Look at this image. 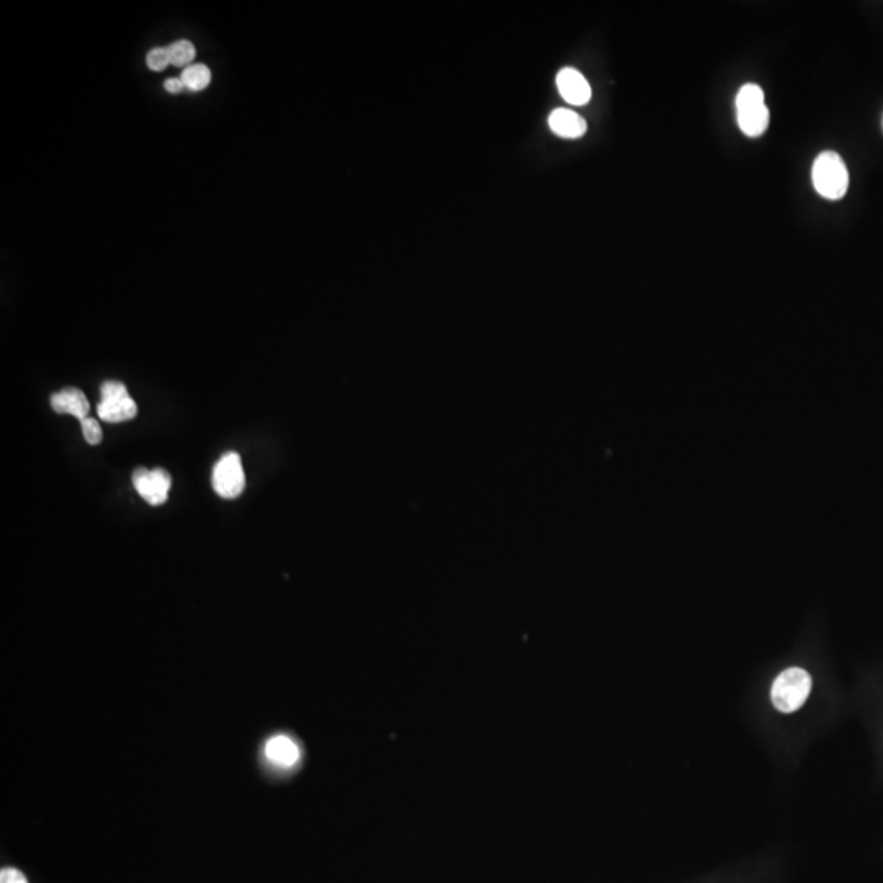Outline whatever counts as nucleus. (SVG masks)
<instances>
[{
    "instance_id": "obj_14",
    "label": "nucleus",
    "mask_w": 883,
    "mask_h": 883,
    "mask_svg": "<svg viewBox=\"0 0 883 883\" xmlns=\"http://www.w3.org/2000/svg\"><path fill=\"white\" fill-rule=\"evenodd\" d=\"M81 429L82 435H84V439H86L89 445H99L102 439H104V432H102L99 421H95L92 417H87V419L81 421Z\"/></svg>"
},
{
    "instance_id": "obj_12",
    "label": "nucleus",
    "mask_w": 883,
    "mask_h": 883,
    "mask_svg": "<svg viewBox=\"0 0 883 883\" xmlns=\"http://www.w3.org/2000/svg\"><path fill=\"white\" fill-rule=\"evenodd\" d=\"M167 51H169L171 64L179 66V68H184V66L189 68V66H192L193 59L197 56V50H195V46L189 40L175 41L171 46H167Z\"/></svg>"
},
{
    "instance_id": "obj_1",
    "label": "nucleus",
    "mask_w": 883,
    "mask_h": 883,
    "mask_svg": "<svg viewBox=\"0 0 883 883\" xmlns=\"http://www.w3.org/2000/svg\"><path fill=\"white\" fill-rule=\"evenodd\" d=\"M813 187L826 200H841L849 189L848 167L843 157L825 151L816 157L812 169Z\"/></svg>"
},
{
    "instance_id": "obj_6",
    "label": "nucleus",
    "mask_w": 883,
    "mask_h": 883,
    "mask_svg": "<svg viewBox=\"0 0 883 883\" xmlns=\"http://www.w3.org/2000/svg\"><path fill=\"white\" fill-rule=\"evenodd\" d=\"M133 486L146 503L151 506H162L169 498L172 476L162 468L148 470V468L139 467L133 473Z\"/></svg>"
},
{
    "instance_id": "obj_16",
    "label": "nucleus",
    "mask_w": 883,
    "mask_h": 883,
    "mask_svg": "<svg viewBox=\"0 0 883 883\" xmlns=\"http://www.w3.org/2000/svg\"><path fill=\"white\" fill-rule=\"evenodd\" d=\"M164 89L169 92V94H179L182 90L185 89L184 82L182 79H177V77H169L166 82H164Z\"/></svg>"
},
{
    "instance_id": "obj_4",
    "label": "nucleus",
    "mask_w": 883,
    "mask_h": 883,
    "mask_svg": "<svg viewBox=\"0 0 883 883\" xmlns=\"http://www.w3.org/2000/svg\"><path fill=\"white\" fill-rule=\"evenodd\" d=\"M100 403L97 404V414L100 419L112 424L131 421L138 414V404L131 398L126 388L120 381H105L100 386Z\"/></svg>"
},
{
    "instance_id": "obj_5",
    "label": "nucleus",
    "mask_w": 883,
    "mask_h": 883,
    "mask_svg": "<svg viewBox=\"0 0 883 883\" xmlns=\"http://www.w3.org/2000/svg\"><path fill=\"white\" fill-rule=\"evenodd\" d=\"M211 483L215 493L221 498L234 499L243 494L246 488L243 462L236 452H228L218 460L213 468Z\"/></svg>"
},
{
    "instance_id": "obj_13",
    "label": "nucleus",
    "mask_w": 883,
    "mask_h": 883,
    "mask_svg": "<svg viewBox=\"0 0 883 883\" xmlns=\"http://www.w3.org/2000/svg\"><path fill=\"white\" fill-rule=\"evenodd\" d=\"M169 64H171L169 51H167V48H162V46L153 48V50L149 51L148 56H146V66H148L151 71H164Z\"/></svg>"
},
{
    "instance_id": "obj_7",
    "label": "nucleus",
    "mask_w": 883,
    "mask_h": 883,
    "mask_svg": "<svg viewBox=\"0 0 883 883\" xmlns=\"http://www.w3.org/2000/svg\"><path fill=\"white\" fill-rule=\"evenodd\" d=\"M556 86L568 104L586 105L591 100V86L578 69H561L556 76Z\"/></svg>"
},
{
    "instance_id": "obj_11",
    "label": "nucleus",
    "mask_w": 883,
    "mask_h": 883,
    "mask_svg": "<svg viewBox=\"0 0 883 883\" xmlns=\"http://www.w3.org/2000/svg\"><path fill=\"white\" fill-rule=\"evenodd\" d=\"M182 82L187 89L193 92L207 89L211 82V71L207 64H192L182 72Z\"/></svg>"
},
{
    "instance_id": "obj_10",
    "label": "nucleus",
    "mask_w": 883,
    "mask_h": 883,
    "mask_svg": "<svg viewBox=\"0 0 883 883\" xmlns=\"http://www.w3.org/2000/svg\"><path fill=\"white\" fill-rule=\"evenodd\" d=\"M265 754L269 761L282 767L293 766L300 759V749L295 745V741L283 735L274 736L269 740L265 746Z\"/></svg>"
},
{
    "instance_id": "obj_8",
    "label": "nucleus",
    "mask_w": 883,
    "mask_h": 883,
    "mask_svg": "<svg viewBox=\"0 0 883 883\" xmlns=\"http://www.w3.org/2000/svg\"><path fill=\"white\" fill-rule=\"evenodd\" d=\"M51 408L54 413L69 414V416L77 417L79 421L87 419L90 413L89 399L79 388H74V386H68V388L54 393L51 396Z\"/></svg>"
},
{
    "instance_id": "obj_2",
    "label": "nucleus",
    "mask_w": 883,
    "mask_h": 883,
    "mask_svg": "<svg viewBox=\"0 0 883 883\" xmlns=\"http://www.w3.org/2000/svg\"><path fill=\"white\" fill-rule=\"evenodd\" d=\"M736 117L740 130L749 138H759L769 126V108L764 92L756 84H746L736 95Z\"/></svg>"
},
{
    "instance_id": "obj_15",
    "label": "nucleus",
    "mask_w": 883,
    "mask_h": 883,
    "mask_svg": "<svg viewBox=\"0 0 883 883\" xmlns=\"http://www.w3.org/2000/svg\"><path fill=\"white\" fill-rule=\"evenodd\" d=\"M0 883H28V880L20 870L7 867L0 872Z\"/></svg>"
},
{
    "instance_id": "obj_9",
    "label": "nucleus",
    "mask_w": 883,
    "mask_h": 883,
    "mask_svg": "<svg viewBox=\"0 0 883 883\" xmlns=\"http://www.w3.org/2000/svg\"><path fill=\"white\" fill-rule=\"evenodd\" d=\"M548 123H550L553 133L560 138L578 139L586 135V131H588L586 120L568 108L553 110L552 115L548 118Z\"/></svg>"
},
{
    "instance_id": "obj_3",
    "label": "nucleus",
    "mask_w": 883,
    "mask_h": 883,
    "mask_svg": "<svg viewBox=\"0 0 883 883\" xmlns=\"http://www.w3.org/2000/svg\"><path fill=\"white\" fill-rule=\"evenodd\" d=\"M812 692V677L802 668L785 669L772 686V704L784 713L797 712Z\"/></svg>"
}]
</instances>
